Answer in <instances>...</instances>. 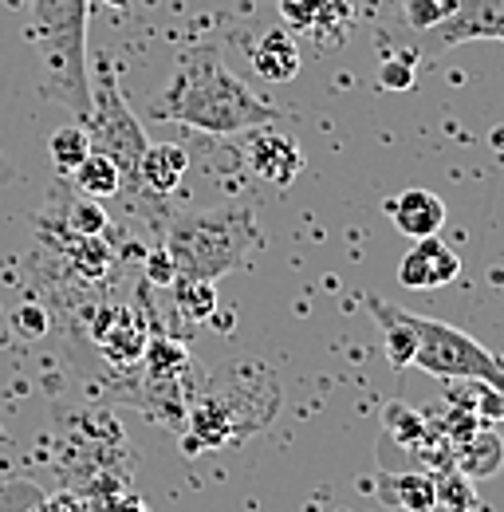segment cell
Wrapping results in <instances>:
<instances>
[{"mask_svg": "<svg viewBox=\"0 0 504 512\" xmlns=\"http://www.w3.org/2000/svg\"><path fill=\"white\" fill-rule=\"evenodd\" d=\"M150 115L162 123H186L193 130L229 138L256 127H272L280 111L264 103L241 75H233L213 48H189L174 60V71Z\"/></svg>", "mask_w": 504, "mask_h": 512, "instance_id": "obj_1", "label": "cell"}, {"mask_svg": "<svg viewBox=\"0 0 504 512\" xmlns=\"http://www.w3.org/2000/svg\"><path fill=\"white\" fill-rule=\"evenodd\" d=\"M28 40L40 56V87L75 119L91 115L87 75V0H32Z\"/></svg>", "mask_w": 504, "mask_h": 512, "instance_id": "obj_2", "label": "cell"}, {"mask_svg": "<svg viewBox=\"0 0 504 512\" xmlns=\"http://www.w3.org/2000/svg\"><path fill=\"white\" fill-rule=\"evenodd\" d=\"M260 245V229L245 205L221 209H189L170 217L166 225V253L174 256L178 276L221 280Z\"/></svg>", "mask_w": 504, "mask_h": 512, "instance_id": "obj_3", "label": "cell"}, {"mask_svg": "<svg viewBox=\"0 0 504 512\" xmlns=\"http://www.w3.org/2000/svg\"><path fill=\"white\" fill-rule=\"evenodd\" d=\"M410 323H414V335H418V351H414L418 371H426L434 379L485 383L493 390H504V355L489 351L469 331H461V327L445 320L410 316Z\"/></svg>", "mask_w": 504, "mask_h": 512, "instance_id": "obj_4", "label": "cell"}, {"mask_svg": "<svg viewBox=\"0 0 504 512\" xmlns=\"http://www.w3.org/2000/svg\"><path fill=\"white\" fill-rule=\"evenodd\" d=\"M83 130L91 138V150L107 154L119 174H123V193L134 186L138 174V158L146 154V130L138 123V115L130 111V103L123 99L111 67H99V79L91 87V115L83 119Z\"/></svg>", "mask_w": 504, "mask_h": 512, "instance_id": "obj_5", "label": "cell"}, {"mask_svg": "<svg viewBox=\"0 0 504 512\" xmlns=\"http://www.w3.org/2000/svg\"><path fill=\"white\" fill-rule=\"evenodd\" d=\"M91 343L99 347V355L115 367H134L142 363L146 347H150V323L138 308L130 304H107L91 312Z\"/></svg>", "mask_w": 504, "mask_h": 512, "instance_id": "obj_6", "label": "cell"}, {"mask_svg": "<svg viewBox=\"0 0 504 512\" xmlns=\"http://www.w3.org/2000/svg\"><path fill=\"white\" fill-rule=\"evenodd\" d=\"M276 12L292 32L312 36L319 48L343 44L355 24V0H276Z\"/></svg>", "mask_w": 504, "mask_h": 512, "instance_id": "obj_7", "label": "cell"}, {"mask_svg": "<svg viewBox=\"0 0 504 512\" xmlns=\"http://www.w3.org/2000/svg\"><path fill=\"white\" fill-rule=\"evenodd\" d=\"M245 162L260 182L288 190L304 170V150L288 134H276L272 127H256L245 130Z\"/></svg>", "mask_w": 504, "mask_h": 512, "instance_id": "obj_8", "label": "cell"}, {"mask_svg": "<svg viewBox=\"0 0 504 512\" xmlns=\"http://www.w3.org/2000/svg\"><path fill=\"white\" fill-rule=\"evenodd\" d=\"M438 48L469 44V40H497L504 44V0H457L453 12L434 28Z\"/></svg>", "mask_w": 504, "mask_h": 512, "instance_id": "obj_9", "label": "cell"}, {"mask_svg": "<svg viewBox=\"0 0 504 512\" xmlns=\"http://www.w3.org/2000/svg\"><path fill=\"white\" fill-rule=\"evenodd\" d=\"M461 276V256L453 253L441 237H422L398 264V284L410 292H430L445 288Z\"/></svg>", "mask_w": 504, "mask_h": 512, "instance_id": "obj_10", "label": "cell"}, {"mask_svg": "<svg viewBox=\"0 0 504 512\" xmlns=\"http://www.w3.org/2000/svg\"><path fill=\"white\" fill-rule=\"evenodd\" d=\"M186 166H189L186 146H178V142H158V146H146V154L138 158L134 190H138V197L166 201L170 193L178 190V182L186 178Z\"/></svg>", "mask_w": 504, "mask_h": 512, "instance_id": "obj_11", "label": "cell"}, {"mask_svg": "<svg viewBox=\"0 0 504 512\" xmlns=\"http://www.w3.org/2000/svg\"><path fill=\"white\" fill-rule=\"evenodd\" d=\"M386 217L394 221V229L410 241H422V237H438L441 225H445V201L430 190H402L398 197H386Z\"/></svg>", "mask_w": 504, "mask_h": 512, "instance_id": "obj_12", "label": "cell"}, {"mask_svg": "<svg viewBox=\"0 0 504 512\" xmlns=\"http://www.w3.org/2000/svg\"><path fill=\"white\" fill-rule=\"evenodd\" d=\"M367 308H371L375 323L382 327V347H386V363H390V371H406V367H414L418 335H414L410 312H402V308L386 304V300L375 296V292L367 296Z\"/></svg>", "mask_w": 504, "mask_h": 512, "instance_id": "obj_13", "label": "cell"}, {"mask_svg": "<svg viewBox=\"0 0 504 512\" xmlns=\"http://www.w3.org/2000/svg\"><path fill=\"white\" fill-rule=\"evenodd\" d=\"M300 64H304V56H300L296 40L288 36V28H268V32L260 36V44L252 48V67H256V75L268 79V83H288V79H296Z\"/></svg>", "mask_w": 504, "mask_h": 512, "instance_id": "obj_14", "label": "cell"}, {"mask_svg": "<svg viewBox=\"0 0 504 512\" xmlns=\"http://www.w3.org/2000/svg\"><path fill=\"white\" fill-rule=\"evenodd\" d=\"M378 493L390 509L398 512H434L438 509V485L430 473L406 469V473H382L378 477Z\"/></svg>", "mask_w": 504, "mask_h": 512, "instance_id": "obj_15", "label": "cell"}, {"mask_svg": "<svg viewBox=\"0 0 504 512\" xmlns=\"http://www.w3.org/2000/svg\"><path fill=\"white\" fill-rule=\"evenodd\" d=\"M67 182L75 186V193L95 197V201H103V197H119V193H123V174H119V166H115L107 154H99V150H91V154L67 174Z\"/></svg>", "mask_w": 504, "mask_h": 512, "instance_id": "obj_16", "label": "cell"}, {"mask_svg": "<svg viewBox=\"0 0 504 512\" xmlns=\"http://www.w3.org/2000/svg\"><path fill=\"white\" fill-rule=\"evenodd\" d=\"M457 457V465L453 469H461L469 481L473 477H497L504 465V446H501V434H493V430H477L469 442H461V449L453 453Z\"/></svg>", "mask_w": 504, "mask_h": 512, "instance_id": "obj_17", "label": "cell"}, {"mask_svg": "<svg viewBox=\"0 0 504 512\" xmlns=\"http://www.w3.org/2000/svg\"><path fill=\"white\" fill-rule=\"evenodd\" d=\"M382 422H386V434H390L398 446L410 449V453H422V449H430V442H434V422H430V414H418V410H410L406 402H390V406L382 410Z\"/></svg>", "mask_w": 504, "mask_h": 512, "instance_id": "obj_18", "label": "cell"}, {"mask_svg": "<svg viewBox=\"0 0 504 512\" xmlns=\"http://www.w3.org/2000/svg\"><path fill=\"white\" fill-rule=\"evenodd\" d=\"M174 300H178V308L189 323H201L217 312V284L201 280V276H178L174 280Z\"/></svg>", "mask_w": 504, "mask_h": 512, "instance_id": "obj_19", "label": "cell"}, {"mask_svg": "<svg viewBox=\"0 0 504 512\" xmlns=\"http://www.w3.org/2000/svg\"><path fill=\"white\" fill-rule=\"evenodd\" d=\"M48 154H52L56 170L67 178V174L91 154V138H87V130L83 127H60L52 138H48Z\"/></svg>", "mask_w": 504, "mask_h": 512, "instance_id": "obj_20", "label": "cell"}, {"mask_svg": "<svg viewBox=\"0 0 504 512\" xmlns=\"http://www.w3.org/2000/svg\"><path fill=\"white\" fill-rule=\"evenodd\" d=\"M434 485H438V505L449 512H473L477 509V493H473V485H469V477L461 473V469H441L438 477H434Z\"/></svg>", "mask_w": 504, "mask_h": 512, "instance_id": "obj_21", "label": "cell"}, {"mask_svg": "<svg viewBox=\"0 0 504 512\" xmlns=\"http://www.w3.org/2000/svg\"><path fill=\"white\" fill-rule=\"evenodd\" d=\"M457 0H406V20L418 32H434L441 20L453 12Z\"/></svg>", "mask_w": 504, "mask_h": 512, "instance_id": "obj_22", "label": "cell"}, {"mask_svg": "<svg viewBox=\"0 0 504 512\" xmlns=\"http://www.w3.org/2000/svg\"><path fill=\"white\" fill-rule=\"evenodd\" d=\"M378 83L386 91H410L414 87V52H402V56H386L378 64Z\"/></svg>", "mask_w": 504, "mask_h": 512, "instance_id": "obj_23", "label": "cell"}, {"mask_svg": "<svg viewBox=\"0 0 504 512\" xmlns=\"http://www.w3.org/2000/svg\"><path fill=\"white\" fill-rule=\"evenodd\" d=\"M146 280L154 284V288H174V280H178V264H174V256L166 253V245H154L150 253H146Z\"/></svg>", "mask_w": 504, "mask_h": 512, "instance_id": "obj_24", "label": "cell"}, {"mask_svg": "<svg viewBox=\"0 0 504 512\" xmlns=\"http://www.w3.org/2000/svg\"><path fill=\"white\" fill-rule=\"evenodd\" d=\"M12 323H16L28 339H40V335L48 331V312H44L40 304H28V308H20V312L12 316Z\"/></svg>", "mask_w": 504, "mask_h": 512, "instance_id": "obj_25", "label": "cell"}, {"mask_svg": "<svg viewBox=\"0 0 504 512\" xmlns=\"http://www.w3.org/2000/svg\"><path fill=\"white\" fill-rule=\"evenodd\" d=\"M40 512H95V509H91L87 497H79V493H56V497H44Z\"/></svg>", "mask_w": 504, "mask_h": 512, "instance_id": "obj_26", "label": "cell"}, {"mask_svg": "<svg viewBox=\"0 0 504 512\" xmlns=\"http://www.w3.org/2000/svg\"><path fill=\"white\" fill-rule=\"evenodd\" d=\"M16 182V166L4 158V150H0V186H12Z\"/></svg>", "mask_w": 504, "mask_h": 512, "instance_id": "obj_27", "label": "cell"}, {"mask_svg": "<svg viewBox=\"0 0 504 512\" xmlns=\"http://www.w3.org/2000/svg\"><path fill=\"white\" fill-rule=\"evenodd\" d=\"M103 4H111V8H126L130 0H103Z\"/></svg>", "mask_w": 504, "mask_h": 512, "instance_id": "obj_28", "label": "cell"}, {"mask_svg": "<svg viewBox=\"0 0 504 512\" xmlns=\"http://www.w3.org/2000/svg\"><path fill=\"white\" fill-rule=\"evenodd\" d=\"M493 142H501V146H504V130H497V134H493Z\"/></svg>", "mask_w": 504, "mask_h": 512, "instance_id": "obj_29", "label": "cell"}, {"mask_svg": "<svg viewBox=\"0 0 504 512\" xmlns=\"http://www.w3.org/2000/svg\"><path fill=\"white\" fill-rule=\"evenodd\" d=\"M32 512H40V509H32Z\"/></svg>", "mask_w": 504, "mask_h": 512, "instance_id": "obj_30", "label": "cell"}]
</instances>
